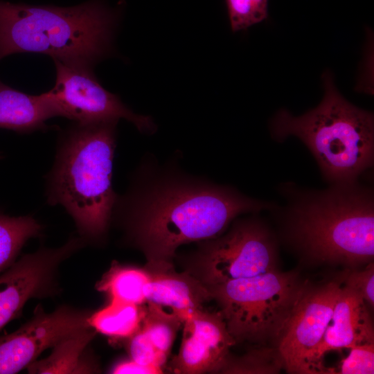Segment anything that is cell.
<instances>
[{"label":"cell","instance_id":"6da1fadb","mask_svg":"<svg viewBox=\"0 0 374 374\" xmlns=\"http://www.w3.org/2000/svg\"><path fill=\"white\" fill-rule=\"evenodd\" d=\"M273 208L231 187L178 177L117 197L114 209L148 262H172L180 245L215 238L238 215Z\"/></svg>","mask_w":374,"mask_h":374},{"label":"cell","instance_id":"7a4b0ae2","mask_svg":"<svg viewBox=\"0 0 374 374\" xmlns=\"http://www.w3.org/2000/svg\"><path fill=\"white\" fill-rule=\"evenodd\" d=\"M292 193L285 209V239L310 263L354 267L373 262L374 199L358 181Z\"/></svg>","mask_w":374,"mask_h":374},{"label":"cell","instance_id":"3957f363","mask_svg":"<svg viewBox=\"0 0 374 374\" xmlns=\"http://www.w3.org/2000/svg\"><path fill=\"white\" fill-rule=\"evenodd\" d=\"M117 123H74L62 132L46 177L48 204L65 208L86 242L103 238L117 199L112 185Z\"/></svg>","mask_w":374,"mask_h":374},{"label":"cell","instance_id":"277c9868","mask_svg":"<svg viewBox=\"0 0 374 374\" xmlns=\"http://www.w3.org/2000/svg\"><path fill=\"white\" fill-rule=\"evenodd\" d=\"M118 14L98 0L72 7L0 1V60L21 53L92 67L110 51Z\"/></svg>","mask_w":374,"mask_h":374},{"label":"cell","instance_id":"5b68a950","mask_svg":"<svg viewBox=\"0 0 374 374\" xmlns=\"http://www.w3.org/2000/svg\"><path fill=\"white\" fill-rule=\"evenodd\" d=\"M322 82L319 104L300 116L279 110L271 121V136L279 141L299 139L330 184L357 181L373 166V114L348 101L329 71L323 73Z\"/></svg>","mask_w":374,"mask_h":374},{"label":"cell","instance_id":"8992f818","mask_svg":"<svg viewBox=\"0 0 374 374\" xmlns=\"http://www.w3.org/2000/svg\"><path fill=\"white\" fill-rule=\"evenodd\" d=\"M308 283L276 270L206 285L235 343H277Z\"/></svg>","mask_w":374,"mask_h":374},{"label":"cell","instance_id":"52a82bcc","mask_svg":"<svg viewBox=\"0 0 374 374\" xmlns=\"http://www.w3.org/2000/svg\"><path fill=\"white\" fill-rule=\"evenodd\" d=\"M276 262L271 232L251 217L235 222L224 235L207 240L194 256L193 276L211 285L276 270Z\"/></svg>","mask_w":374,"mask_h":374},{"label":"cell","instance_id":"ba28073f","mask_svg":"<svg viewBox=\"0 0 374 374\" xmlns=\"http://www.w3.org/2000/svg\"><path fill=\"white\" fill-rule=\"evenodd\" d=\"M54 87L45 95L57 116L81 124L118 121L124 118L141 132H153L150 116L136 114L119 97L106 90L92 71V67L55 60Z\"/></svg>","mask_w":374,"mask_h":374},{"label":"cell","instance_id":"9c48e42d","mask_svg":"<svg viewBox=\"0 0 374 374\" xmlns=\"http://www.w3.org/2000/svg\"><path fill=\"white\" fill-rule=\"evenodd\" d=\"M341 290L339 280L315 287L307 285L277 345L289 373H317L314 355L330 322Z\"/></svg>","mask_w":374,"mask_h":374},{"label":"cell","instance_id":"30bf717a","mask_svg":"<svg viewBox=\"0 0 374 374\" xmlns=\"http://www.w3.org/2000/svg\"><path fill=\"white\" fill-rule=\"evenodd\" d=\"M85 243L82 238L73 237L60 247L39 249L16 260L0 274V331L21 316L28 300L55 293L60 265Z\"/></svg>","mask_w":374,"mask_h":374},{"label":"cell","instance_id":"8fae6325","mask_svg":"<svg viewBox=\"0 0 374 374\" xmlns=\"http://www.w3.org/2000/svg\"><path fill=\"white\" fill-rule=\"evenodd\" d=\"M86 312L62 306L46 313L42 307L17 330L0 336V374L27 368L46 349L84 328H89Z\"/></svg>","mask_w":374,"mask_h":374},{"label":"cell","instance_id":"7c38bea8","mask_svg":"<svg viewBox=\"0 0 374 374\" xmlns=\"http://www.w3.org/2000/svg\"><path fill=\"white\" fill-rule=\"evenodd\" d=\"M183 337L170 367L175 373L222 371L235 343L219 312L198 310L184 321Z\"/></svg>","mask_w":374,"mask_h":374},{"label":"cell","instance_id":"4fadbf2b","mask_svg":"<svg viewBox=\"0 0 374 374\" xmlns=\"http://www.w3.org/2000/svg\"><path fill=\"white\" fill-rule=\"evenodd\" d=\"M368 305L354 289L344 285L335 303L330 322L314 355L317 373L326 371L324 355L333 350L374 344V330Z\"/></svg>","mask_w":374,"mask_h":374},{"label":"cell","instance_id":"5bb4252c","mask_svg":"<svg viewBox=\"0 0 374 374\" xmlns=\"http://www.w3.org/2000/svg\"><path fill=\"white\" fill-rule=\"evenodd\" d=\"M146 302L170 308L184 321L212 299L208 287L191 274L175 271L172 262H148Z\"/></svg>","mask_w":374,"mask_h":374},{"label":"cell","instance_id":"9a60e30c","mask_svg":"<svg viewBox=\"0 0 374 374\" xmlns=\"http://www.w3.org/2000/svg\"><path fill=\"white\" fill-rule=\"evenodd\" d=\"M55 116L57 113L44 93L30 95L0 80V128L21 134L47 130L46 122Z\"/></svg>","mask_w":374,"mask_h":374},{"label":"cell","instance_id":"2e32d148","mask_svg":"<svg viewBox=\"0 0 374 374\" xmlns=\"http://www.w3.org/2000/svg\"><path fill=\"white\" fill-rule=\"evenodd\" d=\"M91 327L80 330L61 340L53 347L51 354L36 360L27 367L29 373H90L95 366L86 362L84 356L89 342L96 335Z\"/></svg>","mask_w":374,"mask_h":374},{"label":"cell","instance_id":"e0dca14e","mask_svg":"<svg viewBox=\"0 0 374 374\" xmlns=\"http://www.w3.org/2000/svg\"><path fill=\"white\" fill-rule=\"evenodd\" d=\"M145 306L111 300L105 308L90 314L89 326L96 332L113 338H129L141 327Z\"/></svg>","mask_w":374,"mask_h":374},{"label":"cell","instance_id":"ac0fdd59","mask_svg":"<svg viewBox=\"0 0 374 374\" xmlns=\"http://www.w3.org/2000/svg\"><path fill=\"white\" fill-rule=\"evenodd\" d=\"M150 281L147 269L122 266L114 262L97 283L96 289L109 295L111 300L143 305Z\"/></svg>","mask_w":374,"mask_h":374},{"label":"cell","instance_id":"d6986e66","mask_svg":"<svg viewBox=\"0 0 374 374\" xmlns=\"http://www.w3.org/2000/svg\"><path fill=\"white\" fill-rule=\"evenodd\" d=\"M42 230L32 216H10L0 211V274L16 261L27 240L40 235Z\"/></svg>","mask_w":374,"mask_h":374},{"label":"cell","instance_id":"ffe728a7","mask_svg":"<svg viewBox=\"0 0 374 374\" xmlns=\"http://www.w3.org/2000/svg\"><path fill=\"white\" fill-rule=\"evenodd\" d=\"M147 303L141 327L157 350L168 356L176 334L184 321L172 312L165 311L161 305Z\"/></svg>","mask_w":374,"mask_h":374},{"label":"cell","instance_id":"44dd1931","mask_svg":"<svg viewBox=\"0 0 374 374\" xmlns=\"http://www.w3.org/2000/svg\"><path fill=\"white\" fill-rule=\"evenodd\" d=\"M226 5L233 32L262 22L268 15V0H226Z\"/></svg>","mask_w":374,"mask_h":374},{"label":"cell","instance_id":"7402d4cb","mask_svg":"<svg viewBox=\"0 0 374 374\" xmlns=\"http://www.w3.org/2000/svg\"><path fill=\"white\" fill-rule=\"evenodd\" d=\"M129 339L127 348L132 360L162 369L168 356L157 350L141 327Z\"/></svg>","mask_w":374,"mask_h":374},{"label":"cell","instance_id":"603a6c76","mask_svg":"<svg viewBox=\"0 0 374 374\" xmlns=\"http://www.w3.org/2000/svg\"><path fill=\"white\" fill-rule=\"evenodd\" d=\"M348 355L342 360L338 373L373 374L374 373V344L356 345L349 348Z\"/></svg>","mask_w":374,"mask_h":374},{"label":"cell","instance_id":"cb8c5ba5","mask_svg":"<svg viewBox=\"0 0 374 374\" xmlns=\"http://www.w3.org/2000/svg\"><path fill=\"white\" fill-rule=\"evenodd\" d=\"M345 285L357 291L370 308L374 305V267L368 263L364 270L353 271L344 276Z\"/></svg>","mask_w":374,"mask_h":374},{"label":"cell","instance_id":"d4e9b609","mask_svg":"<svg viewBox=\"0 0 374 374\" xmlns=\"http://www.w3.org/2000/svg\"><path fill=\"white\" fill-rule=\"evenodd\" d=\"M112 373L116 374H155L161 373L162 369L157 367L142 365L131 359L117 364L112 368Z\"/></svg>","mask_w":374,"mask_h":374}]
</instances>
